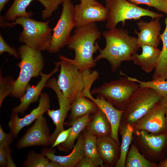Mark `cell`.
<instances>
[{"label":"cell","instance_id":"cb8c5ba5","mask_svg":"<svg viewBox=\"0 0 167 167\" xmlns=\"http://www.w3.org/2000/svg\"><path fill=\"white\" fill-rule=\"evenodd\" d=\"M83 131L94 135L97 138L104 136H110L111 127L105 114L99 109L93 114L92 119L85 126Z\"/></svg>","mask_w":167,"mask_h":167},{"label":"cell","instance_id":"74e56055","mask_svg":"<svg viewBox=\"0 0 167 167\" xmlns=\"http://www.w3.org/2000/svg\"><path fill=\"white\" fill-rule=\"evenodd\" d=\"M6 148V167H16L17 166L14 162L11 156V150L10 146Z\"/></svg>","mask_w":167,"mask_h":167},{"label":"cell","instance_id":"4dcf8cb0","mask_svg":"<svg viewBox=\"0 0 167 167\" xmlns=\"http://www.w3.org/2000/svg\"><path fill=\"white\" fill-rule=\"evenodd\" d=\"M49 160L42 152L36 153L31 151L23 163L25 167H46Z\"/></svg>","mask_w":167,"mask_h":167},{"label":"cell","instance_id":"7a4b0ae2","mask_svg":"<svg viewBox=\"0 0 167 167\" xmlns=\"http://www.w3.org/2000/svg\"><path fill=\"white\" fill-rule=\"evenodd\" d=\"M74 33L67 45L74 51L75 58L71 60L83 72L96 65L93 56L99 48L96 42L100 38L101 33L95 23L76 27Z\"/></svg>","mask_w":167,"mask_h":167},{"label":"cell","instance_id":"8fae6325","mask_svg":"<svg viewBox=\"0 0 167 167\" xmlns=\"http://www.w3.org/2000/svg\"><path fill=\"white\" fill-rule=\"evenodd\" d=\"M45 87L50 88L55 92L59 105L58 109L51 110L49 109L46 112L55 126L54 131L51 135L50 146H52L58 135L65 130L64 127V121L68 112L70 110L71 104L59 88L55 78H50L46 83Z\"/></svg>","mask_w":167,"mask_h":167},{"label":"cell","instance_id":"277c9868","mask_svg":"<svg viewBox=\"0 0 167 167\" xmlns=\"http://www.w3.org/2000/svg\"><path fill=\"white\" fill-rule=\"evenodd\" d=\"M21 58L17 64L20 71L15 80L13 92L10 96L20 99L25 93L30 80L40 75L44 65V60L41 52L24 45L18 48Z\"/></svg>","mask_w":167,"mask_h":167},{"label":"cell","instance_id":"30bf717a","mask_svg":"<svg viewBox=\"0 0 167 167\" xmlns=\"http://www.w3.org/2000/svg\"><path fill=\"white\" fill-rule=\"evenodd\" d=\"M62 11L60 18L52 29L51 39L48 51L55 53L67 45L73 29L76 27L75 6L71 0H62Z\"/></svg>","mask_w":167,"mask_h":167},{"label":"cell","instance_id":"83f0119b","mask_svg":"<svg viewBox=\"0 0 167 167\" xmlns=\"http://www.w3.org/2000/svg\"><path fill=\"white\" fill-rule=\"evenodd\" d=\"M157 165L148 160L131 143L126 158V167H157Z\"/></svg>","mask_w":167,"mask_h":167},{"label":"cell","instance_id":"60d3db41","mask_svg":"<svg viewBox=\"0 0 167 167\" xmlns=\"http://www.w3.org/2000/svg\"><path fill=\"white\" fill-rule=\"evenodd\" d=\"M46 167H63L60 163L53 161H49L47 164Z\"/></svg>","mask_w":167,"mask_h":167},{"label":"cell","instance_id":"9a60e30c","mask_svg":"<svg viewBox=\"0 0 167 167\" xmlns=\"http://www.w3.org/2000/svg\"><path fill=\"white\" fill-rule=\"evenodd\" d=\"M133 127L134 130H144L155 135L167 133L165 107L160 101L138 119Z\"/></svg>","mask_w":167,"mask_h":167},{"label":"cell","instance_id":"ab89813d","mask_svg":"<svg viewBox=\"0 0 167 167\" xmlns=\"http://www.w3.org/2000/svg\"><path fill=\"white\" fill-rule=\"evenodd\" d=\"M160 101L165 108V117L167 125V95L162 97Z\"/></svg>","mask_w":167,"mask_h":167},{"label":"cell","instance_id":"9c48e42d","mask_svg":"<svg viewBox=\"0 0 167 167\" xmlns=\"http://www.w3.org/2000/svg\"><path fill=\"white\" fill-rule=\"evenodd\" d=\"M57 62L60 67L57 82L63 94L71 104L84 88L82 72L71 59L60 55Z\"/></svg>","mask_w":167,"mask_h":167},{"label":"cell","instance_id":"8d00e7d4","mask_svg":"<svg viewBox=\"0 0 167 167\" xmlns=\"http://www.w3.org/2000/svg\"><path fill=\"white\" fill-rule=\"evenodd\" d=\"M75 167H95V166L92 160L84 155L76 164Z\"/></svg>","mask_w":167,"mask_h":167},{"label":"cell","instance_id":"836d02e7","mask_svg":"<svg viewBox=\"0 0 167 167\" xmlns=\"http://www.w3.org/2000/svg\"><path fill=\"white\" fill-rule=\"evenodd\" d=\"M8 53L10 55L13 56L18 59L20 56L18 51L10 46L5 41L1 34H0V54H2L4 52Z\"/></svg>","mask_w":167,"mask_h":167},{"label":"cell","instance_id":"4316f807","mask_svg":"<svg viewBox=\"0 0 167 167\" xmlns=\"http://www.w3.org/2000/svg\"><path fill=\"white\" fill-rule=\"evenodd\" d=\"M165 19V28L161 35L162 49L157 66L152 75L153 79H167V14Z\"/></svg>","mask_w":167,"mask_h":167},{"label":"cell","instance_id":"ac0fdd59","mask_svg":"<svg viewBox=\"0 0 167 167\" xmlns=\"http://www.w3.org/2000/svg\"><path fill=\"white\" fill-rule=\"evenodd\" d=\"M55 64L54 68L50 72L46 74L41 73V79L36 86H32L29 84L27 85L24 94L20 99V103L13 109L12 113H20L22 115L30 104L39 100V97L48 80L59 70V66L57 62H55Z\"/></svg>","mask_w":167,"mask_h":167},{"label":"cell","instance_id":"603a6c76","mask_svg":"<svg viewBox=\"0 0 167 167\" xmlns=\"http://www.w3.org/2000/svg\"><path fill=\"white\" fill-rule=\"evenodd\" d=\"M98 109L93 101L80 94L71 104L68 121L64 123V125L70 126L75 121L87 114H93Z\"/></svg>","mask_w":167,"mask_h":167},{"label":"cell","instance_id":"d590c367","mask_svg":"<svg viewBox=\"0 0 167 167\" xmlns=\"http://www.w3.org/2000/svg\"><path fill=\"white\" fill-rule=\"evenodd\" d=\"M71 127L67 129L64 130L60 132L57 137L54 143L51 146L52 148H54L61 143L64 142L67 139L69 135Z\"/></svg>","mask_w":167,"mask_h":167},{"label":"cell","instance_id":"d6a6232c","mask_svg":"<svg viewBox=\"0 0 167 167\" xmlns=\"http://www.w3.org/2000/svg\"><path fill=\"white\" fill-rule=\"evenodd\" d=\"M135 5L145 4L167 14V0H127Z\"/></svg>","mask_w":167,"mask_h":167},{"label":"cell","instance_id":"6da1fadb","mask_svg":"<svg viewBox=\"0 0 167 167\" xmlns=\"http://www.w3.org/2000/svg\"><path fill=\"white\" fill-rule=\"evenodd\" d=\"M102 34L105 39V46L103 49H98L100 53L94 59L96 62L106 59L113 72L119 69L123 62L132 61V55L140 47L137 38L130 36L126 29L115 28L103 31Z\"/></svg>","mask_w":167,"mask_h":167},{"label":"cell","instance_id":"e575fe53","mask_svg":"<svg viewBox=\"0 0 167 167\" xmlns=\"http://www.w3.org/2000/svg\"><path fill=\"white\" fill-rule=\"evenodd\" d=\"M14 137L11 132L9 133L5 132L1 126L0 125V145L5 148L10 146L12 143Z\"/></svg>","mask_w":167,"mask_h":167},{"label":"cell","instance_id":"7402d4cb","mask_svg":"<svg viewBox=\"0 0 167 167\" xmlns=\"http://www.w3.org/2000/svg\"><path fill=\"white\" fill-rule=\"evenodd\" d=\"M140 47L142 53L138 54L136 53L132 55V61L145 72L150 73L157 66L161 50L157 47L148 45H143Z\"/></svg>","mask_w":167,"mask_h":167},{"label":"cell","instance_id":"f1b7e54d","mask_svg":"<svg viewBox=\"0 0 167 167\" xmlns=\"http://www.w3.org/2000/svg\"><path fill=\"white\" fill-rule=\"evenodd\" d=\"M84 155L91 159L95 167H104V163L100 158L96 145L97 137L84 132Z\"/></svg>","mask_w":167,"mask_h":167},{"label":"cell","instance_id":"ffe728a7","mask_svg":"<svg viewBox=\"0 0 167 167\" xmlns=\"http://www.w3.org/2000/svg\"><path fill=\"white\" fill-rule=\"evenodd\" d=\"M149 22L141 20L137 23L140 32L135 29V33L138 36V44L140 47L143 45L157 47L161 40L160 31L161 28L160 18H156Z\"/></svg>","mask_w":167,"mask_h":167},{"label":"cell","instance_id":"5bb4252c","mask_svg":"<svg viewBox=\"0 0 167 167\" xmlns=\"http://www.w3.org/2000/svg\"><path fill=\"white\" fill-rule=\"evenodd\" d=\"M34 0L40 2L44 6L41 15L45 19L50 17L52 14L62 3V0H14L12 4L3 16L0 17V21H14L19 17H29L33 13L27 12V7Z\"/></svg>","mask_w":167,"mask_h":167},{"label":"cell","instance_id":"4fadbf2b","mask_svg":"<svg viewBox=\"0 0 167 167\" xmlns=\"http://www.w3.org/2000/svg\"><path fill=\"white\" fill-rule=\"evenodd\" d=\"M50 130L43 115L40 116L18 140L16 147L22 149L33 146H50Z\"/></svg>","mask_w":167,"mask_h":167},{"label":"cell","instance_id":"8992f818","mask_svg":"<svg viewBox=\"0 0 167 167\" xmlns=\"http://www.w3.org/2000/svg\"><path fill=\"white\" fill-rule=\"evenodd\" d=\"M105 82L92 90L91 93L104 97L115 108L124 110L133 95L139 87L138 83L126 76Z\"/></svg>","mask_w":167,"mask_h":167},{"label":"cell","instance_id":"f546056e","mask_svg":"<svg viewBox=\"0 0 167 167\" xmlns=\"http://www.w3.org/2000/svg\"><path fill=\"white\" fill-rule=\"evenodd\" d=\"M121 75L126 76L129 79L137 82L140 87L152 89L161 97L167 95V80H166L153 79L150 81H144L129 77L122 72Z\"/></svg>","mask_w":167,"mask_h":167},{"label":"cell","instance_id":"f35d334b","mask_svg":"<svg viewBox=\"0 0 167 167\" xmlns=\"http://www.w3.org/2000/svg\"><path fill=\"white\" fill-rule=\"evenodd\" d=\"M0 166L2 167H6V148L1 145H0Z\"/></svg>","mask_w":167,"mask_h":167},{"label":"cell","instance_id":"52a82bcc","mask_svg":"<svg viewBox=\"0 0 167 167\" xmlns=\"http://www.w3.org/2000/svg\"><path fill=\"white\" fill-rule=\"evenodd\" d=\"M132 143L150 162L158 163L166 157L167 132L155 135L144 130H134Z\"/></svg>","mask_w":167,"mask_h":167},{"label":"cell","instance_id":"1f68e13d","mask_svg":"<svg viewBox=\"0 0 167 167\" xmlns=\"http://www.w3.org/2000/svg\"><path fill=\"white\" fill-rule=\"evenodd\" d=\"M15 80L11 76L4 77L2 75L0 70V107L5 98L10 95L13 92Z\"/></svg>","mask_w":167,"mask_h":167},{"label":"cell","instance_id":"d6986e66","mask_svg":"<svg viewBox=\"0 0 167 167\" xmlns=\"http://www.w3.org/2000/svg\"><path fill=\"white\" fill-rule=\"evenodd\" d=\"M84 136L83 131L77 139V141L73 146L72 151L66 156L55 155L56 151L54 148L44 147L41 152L50 161H54L61 164L63 167H74L84 156Z\"/></svg>","mask_w":167,"mask_h":167},{"label":"cell","instance_id":"7bdbcfd3","mask_svg":"<svg viewBox=\"0 0 167 167\" xmlns=\"http://www.w3.org/2000/svg\"><path fill=\"white\" fill-rule=\"evenodd\" d=\"M9 0H0V11H2L5 4Z\"/></svg>","mask_w":167,"mask_h":167},{"label":"cell","instance_id":"ba28073f","mask_svg":"<svg viewBox=\"0 0 167 167\" xmlns=\"http://www.w3.org/2000/svg\"><path fill=\"white\" fill-rule=\"evenodd\" d=\"M162 97L151 88L139 86L124 109L121 122L133 125Z\"/></svg>","mask_w":167,"mask_h":167},{"label":"cell","instance_id":"2e32d148","mask_svg":"<svg viewBox=\"0 0 167 167\" xmlns=\"http://www.w3.org/2000/svg\"><path fill=\"white\" fill-rule=\"evenodd\" d=\"M91 88L85 87L80 94L93 101L105 115L111 127L110 136L120 146L118 137L119 129L123 110L115 108L103 97L97 95L94 98L91 93Z\"/></svg>","mask_w":167,"mask_h":167},{"label":"cell","instance_id":"5b68a950","mask_svg":"<svg viewBox=\"0 0 167 167\" xmlns=\"http://www.w3.org/2000/svg\"><path fill=\"white\" fill-rule=\"evenodd\" d=\"M105 6L109 12L106 27L108 30L116 28L122 22L124 26L127 20H137L143 16H149L152 19L160 18L163 15L138 6L127 0H105Z\"/></svg>","mask_w":167,"mask_h":167},{"label":"cell","instance_id":"484cf974","mask_svg":"<svg viewBox=\"0 0 167 167\" xmlns=\"http://www.w3.org/2000/svg\"><path fill=\"white\" fill-rule=\"evenodd\" d=\"M133 125L120 122L119 133L122 137L119 158L115 167H126L125 160L127 153L132 143L134 129Z\"/></svg>","mask_w":167,"mask_h":167},{"label":"cell","instance_id":"d4e9b609","mask_svg":"<svg viewBox=\"0 0 167 167\" xmlns=\"http://www.w3.org/2000/svg\"><path fill=\"white\" fill-rule=\"evenodd\" d=\"M92 114H87L71 124V128L67 139L64 142L57 146L60 151L68 153L72 149L76 139L92 119Z\"/></svg>","mask_w":167,"mask_h":167},{"label":"cell","instance_id":"e0dca14e","mask_svg":"<svg viewBox=\"0 0 167 167\" xmlns=\"http://www.w3.org/2000/svg\"><path fill=\"white\" fill-rule=\"evenodd\" d=\"M39 102L37 107L23 118H19L18 114L11 113L8 125L10 132L13 133L14 137L17 136L23 128L30 125L49 109L50 98L47 93L42 92Z\"/></svg>","mask_w":167,"mask_h":167},{"label":"cell","instance_id":"3957f363","mask_svg":"<svg viewBox=\"0 0 167 167\" xmlns=\"http://www.w3.org/2000/svg\"><path fill=\"white\" fill-rule=\"evenodd\" d=\"M50 20L38 21L29 17H19L11 22L0 21L3 28H11L19 25L23 30L19 37V41L31 48L41 52L48 50L51 39L52 29L49 26Z\"/></svg>","mask_w":167,"mask_h":167},{"label":"cell","instance_id":"44dd1931","mask_svg":"<svg viewBox=\"0 0 167 167\" xmlns=\"http://www.w3.org/2000/svg\"><path fill=\"white\" fill-rule=\"evenodd\" d=\"M96 145L104 167L115 166L120 157V146L109 135L98 137Z\"/></svg>","mask_w":167,"mask_h":167},{"label":"cell","instance_id":"b9f144b4","mask_svg":"<svg viewBox=\"0 0 167 167\" xmlns=\"http://www.w3.org/2000/svg\"><path fill=\"white\" fill-rule=\"evenodd\" d=\"M157 167H167V157L157 163Z\"/></svg>","mask_w":167,"mask_h":167},{"label":"cell","instance_id":"7c38bea8","mask_svg":"<svg viewBox=\"0 0 167 167\" xmlns=\"http://www.w3.org/2000/svg\"><path fill=\"white\" fill-rule=\"evenodd\" d=\"M76 27L107 20L109 12L106 6L96 0H80L75 6Z\"/></svg>","mask_w":167,"mask_h":167}]
</instances>
